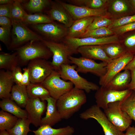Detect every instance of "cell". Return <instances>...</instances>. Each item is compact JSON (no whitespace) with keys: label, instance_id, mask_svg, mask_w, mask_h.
<instances>
[{"label":"cell","instance_id":"obj_9","mask_svg":"<svg viewBox=\"0 0 135 135\" xmlns=\"http://www.w3.org/2000/svg\"><path fill=\"white\" fill-rule=\"evenodd\" d=\"M133 90L128 89L118 90L100 86L94 95L96 104L104 110L110 103L124 100L132 94Z\"/></svg>","mask_w":135,"mask_h":135},{"label":"cell","instance_id":"obj_31","mask_svg":"<svg viewBox=\"0 0 135 135\" xmlns=\"http://www.w3.org/2000/svg\"><path fill=\"white\" fill-rule=\"evenodd\" d=\"M22 22L28 26L49 23L53 22L54 21L47 15L39 13L32 14H28Z\"/></svg>","mask_w":135,"mask_h":135},{"label":"cell","instance_id":"obj_42","mask_svg":"<svg viewBox=\"0 0 135 135\" xmlns=\"http://www.w3.org/2000/svg\"><path fill=\"white\" fill-rule=\"evenodd\" d=\"M11 30L12 29L0 27V40L8 48L10 42Z\"/></svg>","mask_w":135,"mask_h":135},{"label":"cell","instance_id":"obj_50","mask_svg":"<svg viewBox=\"0 0 135 135\" xmlns=\"http://www.w3.org/2000/svg\"><path fill=\"white\" fill-rule=\"evenodd\" d=\"M14 0H0V4H12Z\"/></svg>","mask_w":135,"mask_h":135},{"label":"cell","instance_id":"obj_16","mask_svg":"<svg viewBox=\"0 0 135 135\" xmlns=\"http://www.w3.org/2000/svg\"><path fill=\"white\" fill-rule=\"evenodd\" d=\"M58 1L69 12L74 21L91 16H103L108 17L106 7L100 9H94Z\"/></svg>","mask_w":135,"mask_h":135},{"label":"cell","instance_id":"obj_11","mask_svg":"<svg viewBox=\"0 0 135 135\" xmlns=\"http://www.w3.org/2000/svg\"><path fill=\"white\" fill-rule=\"evenodd\" d=\"M119 36L114 34L102 38L91 37L80 38L66 37L62 41L74 53H78L77 50L80 47L87 46L102 45L106 44L120 42Z\"/></svg>","mask_w":135,"mask_h":135},{"label":"cell","instance_id":"obj_21","mask_svg":"<svg viewBox=\"0 0 135 135\" xmlns=\"http://www.w3.org/2000/svg\"><path fill=\"white\" fill-rule=\"evenodd\" d=\"M94 17L84 18L74 21L71 26L68 28L66 37L80 38L86 31L88 28L93 21Z\"/></svg>","mask_w":135,"mask_h":135},{"label":"cell","instance_id":"obj_25","mask_svg":"<svg viewBox=\"0 0 135 135\" xmlns=\"http://www.w3.org/2000/svg\"><path fill=\"white\" fill-rule=\"evenodd\" d=\"M0 107L2 110L11 114L18 119L28 118L26 110L22 109L10 98L2 99L0 102Z\"/></svg>","mask_w":135,"mask_h":135},{"label":"cell","instance_id":"obj_33","mask_svg":"<svg viewBox=\"0 0 135 135\" xmlns=\"http://www.w3.org/2000/svg\"><path fill=\"white\" fill-rule=\"evenodd\" d=\"M30 124L28 118L18 119L14 126L6 131L10 135H28L31 131L30 129Z\"/></svg>","mask_w":135,"mask_h":135},{"label":"cell","instance_id":"obj_3","mask_svg":"<svg viewBox=\"0 0 135 135\" xmlns=\"http://www.w3.org/2000/svg\"><path fill=\"white\" fill-rule=\"evenodd\" d=\"M12 20L11 41L8 48L9 50H14L31 41H42L44 39L22 22Z\"/></svg>","mask_w":135,"mask_h":135},{"label":"cell","instance_id":"obj_44","mask_svg":"<svg viewBox=\"0 0 135 135\" xmlns=\"http://www.w3.org/2000/svg\"><path fill=\"white\" fill-rule=\"evenodd\" d=\"M12 4H0V16H5L11 18L10 12Z\"/></svg>","mask_w":135,"mask_h":135},{"label":"cell","instance_id":"obj_14","mask_svg":"<svg viewBox=\"0 0 135 135\" xmlns=\"http://www.w3.org/2000/svg\"><path fill=\"white\" fill-rule=\"evenodd\" d=\"M134 55L127 52L121 56L112 60L108 64L105 74L100 78L99 84L100 86H106L116 74L123 70L132 60Z\"/></svg>","mask_w":135,"mask_h":135},{"label":"cell","instance_id":"obj_43","mask_svg":"<svg viewBox=\"0 0 135 135\" xmlns=\"http://www.w3.org/2000/svg\"><path fill=\"white\" fill-rule=\"evenodd\" d=\"M11 72L14 83L16 84H21L23 73L20 66H16Z\"/></svg>","mask_w":135,"mask_h":135},{"label":"cell","instance_id":"obj_20","mask_svg":"<svg viewBox=\"0 0 135 135\" xmlns=\"http://www.w3.org/2000/svg\"><path fill=\"white\" fill-rule=\"evenodd\" d=\"M56 100L50 96L45 99L47 102L46 110L45 116L42 118L40 126L48 125L52 126L62 119L57 109Z\"/></svg>","mask_w":135,"mask_h":135},{"label":"cell","instance_id":"obj_34","mask_svg":"<svg viewBox=\"0 0 135 135\" xmlns=\"http://www.w3.org/2000/svg\"><path fill=\"white\" fill-rule=\"evenodd\" d=\"M18 118L7 112L0 111V130H7L12 128L16 123Z\"/></svg>","mask_w":135,"mask_h":135},{"label":"cell","instance_id":"obj_49","mask_svg":"<svg viewBox=\"0 0 135 135\" xmlns=\"http://www.w3.org/2000/svg\"><path fill=\"white\" fill-rule=\"evenodd\" d=\"M124 135H135V127L129 126L126 130Z\"/></svg>","mask_w":135,"mask_h":135},{"label":"cell","instance_id":"obj_10","mask_svg":"<svg viewBox=\"0 0 135 135\" xmlns=\"http://www.w3.org/2000/svg\"><path fill=\"white\" fill-rule=\"evenodd\" d=\"M41 84L50 96L56 100L71 90L74 86L70 82L62 79L59 72L55 70Z\"/></svg>","mask_w":135,"mask_h":135},{"label":"cell","instance_id":"obj_36","mask_svg":"<svg viewBox=\"0 0 135 135\" xmlns=\"http://www.w3.org/2000/svg\"><path fill=\"white\" fill-rule=\"evenodd\" d=\"M114 34V33L111 29L108 27H103L87 31L79 38L87 37L102 38Z\"/></svg>","mask_w":135,"mask_h":135},{"label":"cell","instance_id":"obj_12","mask_svg":"<svg viewBox=\"0 0 135 135\" xmlns=\"http://www.w3.org/2000/svg\"><path fill=\"white\" fill-rule=\"evenodd\" d=\"M69 58L70 63L76 66V70L78 72H90L100 78L104 76L106 72L108 64L106 62L97 63L94 60L82 56L76 58L71 56Z\"/></svg>","mask_w":135,"mask_h":135},{"label":"cell","instance_id":"obj_35","mask_svg":"<svg viewBox=\"0 0 135 135\" xmlns=\"http://www.w3.org/2000/svg\"><path fill=\"white\" fill-rule=\"evenodd\" d=\"M27 14L22 6L21 0H14L11 6V19L14 20L22 22Z\"/></svg>","mask_w":135,"mask_h":135},{"label":"cell","instance_id":"obj_39","mask_svg":"<svg viewBox=\"0 0 135 135\" xmlns=\"http://www.w3.org/2000/svg\"><path fill=\"white\" fill-rule=\"evenodd\" d=\"M112 22V20L106 16H94L93 21L88 28L86 31L99 28L108 27Z\"/></svg>","mask_w":135,"mask_h":135},{"label":"cell","instance_id":"obj_46","mask_svg":"<svg viewBox=\"0 0 135 135\" xmlns=\"http://www.w3.org/2000/svg\"><path fill=\"white\" fill-rule=\"evenodd\" d=\"M12 20L7 17L0 16V27L12 29Z\"/></svg>","mask_w":135,"mask_h":135},{"label":"cell","instance_id":"obj_23","mask_svg":"<svg viewBox=\"0 0 135 135\" xmlns=\"http://www.w3.org/2000/svg\"><path fill=\"white\" fill-rule=\"evenodd\" d=\"M14 83L12 72L3 70H0V98H10Z\"/></svg>","mask_w":135,"mask_h":135},{"label":"cell","instance_id":"obj_1","mask_svg":"<svg viewBox=\"0 0 135 135\" xmlns=\"http://www.w3.org/2000/svg\"><path fill=\"white\" fill-rule=\"evenodd\" d=\"M86 102L84 91L74 87L57 100L56 106L62 119H67L78 111Z\"/></svg>","mask_w":135,"mask_h":135},{"label":"cell","instance_id":"obj_52","mask_svg":"<svg viewBox=\"0 0 135 135\" xmlns=\"http://www.w3.org/2000/svg\"><path fill=\"white\" fill-rule=\"evenodd\" d=\"M0 135H10L6 130L0 131Z\"/></svg>","mask_w":135,"mask_h":135},{"label":"cell","instance_id":"obj_53","mask_svg":"<svg viewBox=\"0 0 135 135\" xmlns=\"http://www.w3.org/2000/svg\"><path fill=\"white\" fill-rule=\"evenodd\" d=\"M134 90V100H135V89Z\"/></svg>","mask_w":135,"mask_h":135},{"label":"cell","instance_id":"obj_37","mask_svg":"<svg viewBox=\"0 0 135 135\" xmlns=\"http://www.w3.org/2000/svg\"><path fill=\"white\" fill-rule=\"evenodd\" d=\"M125 34L122 42L126 52L134 55L135 54V30Z\"/></svg>","mask_w":135,"mask_h":135},{"label":"cell","instance_id":"obj_28","mask_svg":"<svg viewBox=\"0 0 135 135\" xmlns=\"http://www.w3.org/2000/svg\"><path fill=\"white\" fill-rule=\"evenodd\" d=\"M26 88L29 98H38L45 101L46 98L50 96L48 91L42 84L31 83Z\"/></svg>","mask_w":135,"mask_h":135},{"label":"cell","instance_id":"obj_6","mask_svg":"<svg viewBox=\"0 0 135 135\" xmlns=\"http://www.w3.org/2000/svg\"><path fill=\"white\" fill-rule=\"evenodd\" d=\"M104 112L109 121L118 129L123 132L130 126L132 120L121 107V102L109 104Z\"/></svg>","mask_w":135,"mask_h":135},{"label":"cell","instance_id":"obj_32","mask_svg":"<svg viewBox=\"0 0 135 135\" xmlns=\"http://www.w3.org/2000/svg\"><path fill=\"white\" fill-rule=\"evenodd\" d=\"M108 0H67L72 4L94 9L106 8Z\"/></svg>","mask_w":135,"mask_h":135},{"label":"cell","instance_id":"obj_41","mask_svg":"<svg viewBox=\"0 0 135 135\" xmlns=\"http://www.w3.org/2000/svg\"><path fill=\"white\" fill-rule=\"evenodd\" d=\"M114 34L118 36L135 30V22L111 29Z\"/></svg>","mask_w":135,"mask_h":135},{"label":"cell","instance_id":"obj_17","mask_svg":"<svg viewBox=\"0 0 135 135\" xmlns=\"http://www.w3.org/2000/svg\"><path fill=\"white\" fill-rule=\"evenodd\" d=\"M45 101L38 98H29L25 107L28 119L36 127L40 126L42 116L46 108Z\"/></svg>","mask_w":135,"mask_h":135},{"label":"cell","instance_id":"obj_4","mask_svg":"<svg viewBox=\"0 0 135 135\" xmlns=\"http://www.w3.org/2000/svg\"><path fill=\"white\" fill-rule=\"evenodd\" d=\"M76 67L74 64H67L62 65L58 71L61 78L69 80L73 84L74 88L83 90L87 93L97 90L100 88L99 86L80 76L76 69Z\"/></svg>","mask_w":135,"mask_h":135},{"label":"cell","instance_id":"obj_15","mask_svg":"<svg viewBox=\"0 0 135 135\" xmlns=\"http://www.w3.org/2000/svg\"><path fill=\"white\" fill-rule=\"evenodd\" d=\"M106 8L108 17L112 20L135 14L128 0H108Z\"/></svg>","mask_w":135,"mask_h":135},{"label":"cell","instance_id":"obj_27","mask_svg":"<svg viewBox=\"0 0 135 135\" xmlns=\"http://www.w3.org/2000/svg\"><path fill=\"white\" fill-rule=\"evenodd\" d=\"M10 98L21 108H25L29 98L26 86L21 84L14 85Z\"/></svg>","mask_w":135,"mask_h":135},{"label":"cell","instance_id":"obj_22","mask_svg":"<svg viewBox=\"0 0 135 135\" xmlns=\"http://www.w3.org/2000/svg\"><path fill=\"white\" fill-rule=\"evenodd\" d=\"M116 74L105 86L107 88L118 90L128 89L131 79L130 71L124 70Z\"/></svg>","mask_w":135,"mask_h":135},{"label":"cell","instance_id":"obj_48","mask_svg":"<svg viewBox=\"0 0 135 135\" xmlns=\"http://www.w3.org/2000/svg\"><path fill=\"white\" fill-rule=\"evenodd\" d=\"M134 68H135V54L134 55L132 60L125 66L124 70L126 69L130 70Z\"/></svg>","mask_w":135,"mask_h":135},{"label":"cell","instance_id":"obj_8","mask_svg":"<svg viewBox=\"0 0 135 135\" xmlns=\"http://www.w3.org/2000/svg\"><path fill=\"white\" fill-rule=\"evenodd\" d=\"M80 117L87 120L93 118L102 127L105 135H124L108 120L104 112L96 104L92 106L80 114Z\"/></svg>","mask_w":135,"mask_h":135},{"label":"cell","instance_id":"obj_47","mask_svg":"<svg viewBox=\"0 0 135 135\" xmlns=\"http://www.w3.org/2000/svg\"><path fill=\"white\" fill-rule=\"evenodd\" d=\"M131 75V80L129 84L128 89L132 90L135 89V68L130 70Z\"/></svg>","mask_w":135,"mask_h":135},{"label":"cell","instance_id":"obj_24","mask_svg":"<svg viewBox=\"0 0 135 135\" xmlns=\"http://www.w3.org/2000/svg\"><path fill=\"white\" fill-rule=\"evenodd\" d=\"M52 1L49 0H22V7L29 14L41 13L50 7Z\"/></svg>","mask_w":135,"mask_h":135},{"label":"cell","instance_id":"obj_51","mask_svg":"<svg viewBox=\"0 0 135 135\" xmlns=\"http://www.w3.org/2000/svg\"><path fill=\"white\" fill-rule=\"evenodd\" d=\"M135 12V0H128Z\"/></svg>","mask_w":135,"mask_h":135},{"label":"cell","instance_id":"obj_40","mask_svg":"<svg viewBox=\"0 0 135 135\" xmlns=\"http://www.w3.org/2000/svg\"><path fill=\"white\" fill-rule=\"evenodd\" d=\"M112 20L111 24L108 27L110 29L135 22V14Z\"/></svg>","mask_w":135,"mask_h":135},{"label":"cell","instance_id":"obj_5","mask_svg":"<svg viewBox=\"0 0 135 135\" xmlns=\"http://www.w3.org/2000/svg\"><path fill=\"white\" fill-rule=\"evenodd\" d=\"M44 39L60 42L67 35L68 28L54 21L46 24L28 26Z\"/></svg>","mask_w":135,"mask_h":135},{"label":"cell","instance_id":"obj_19","mask_svg":"<svg viewBox=\"0 0 135 135\" xmlns=\"http://www.w3.org/2000/svg\"><path fill=\"white\" fill-rule=\"evenodd\" d=\"M77 52L82 56L94 60H100L108 64L112 60L107 56L101 45L81 46L78 48Z\"/></svg>","mask_w":135,"mask_h":135},{"label":"cell","instance_id":"obj_7","mask_svg":"<svg viewBox=\"0 0 135 135\" xmlns=\"http://www.w3.org/2000/svg\"><path fill=\"white\" fill-rule=\"evenodd\" d=\"M42 42L52 52V60L51 63L54 70L58 71L61 66L70 64L69 57L74 54L62 42H56L43 39Z\"/></svg>","mask_w":135,"mask_h":135},{"label":"cell","instance_id":"obj_45","mask_svg":"<svg viewBox=\"0 0 135 135\" xmlns=\"http://www.w3.org/2000/svg\"><path fill=\"white\" fill-rule=\"evenodd\" d=\"M23 72L21 85L27 86L30 83V78L29 71L27 68L23 69Z\"/></svg>","mask_w":135,"mask_h":135},{"label":"cell","instance_id":"obj_29","mask_svg":"<svg viewBox=\"0 0 135 135\" xmlns=\"http://www.w3.org/2000/svg\"><path fill=\"white\" fill-rule=\"evenodd\" d=\"M18 66L16 54L15 52L12 54L2 52H0V70L11 72L15 68Z\"/></svg>","mask_w":135,"mask_h":135},{"label":"cell","instance_id":"obj_26","mask_svg":"<svg viewBox=\"0 0 135 135\" xmlns=\"http://www.w3.org/2000/svg\"><path fill=\"white\" fill-rule=\"evenodd\" d=\"M34 135H72L74 132L70 126L54 128L48 125H42L37 130L32 131Z\"/></svg>","mask_w":135,"mask_h":135},{"label":"cell","instance_id":"obj_13","mask_svg":"<svg viewBox=\"0 0 135 135\" xmlns=\"http://www.w3.org/2000/svg\"><path fill=\"white\" fill-rule=\"evenodd\" d=\"M31 83L41 84L54 70L51 63L47 60L36 59L28 64Z\"/></svg>","mask_w":135,"mask_h":135},{"label":"cell","instance_id":"obj_18","mask_svg":"<svg viewBox=\"0 0 135 135\" xmlns=\"http://www.w3.org/2000/svg\"><path fill=\"white\" fill-rule=\"evenodd\" d=\"M54 21L56 20L68 28L74 22L71 16L58 0L52 1L49 9L46 11Z\"/></svg>","mask_w":135,"mask_h":135},{"label":"cell","instance_id":"obj_2","mask_svg":"<svg viewBox=\"0 0 135 135\" xmlns=\"http://www.w3.org/2000/svg\"><path fill=\"white\" fill-rule=\"evenodd\" d=\"M14 51L20 66L26 65L30 61L35 59L47 60L52 56L48 48L39 40L31 41Z\"/></svg>","mask_w":135,"mask_h":135},{"label":"cell","instance_id":"obj_38","mask_svg":"<svg viewBox=\"0 0 135 135\" xmlns=\"http://www.w3.org/2000/svg\"><path fill=\"white\" fill-rule=\"evenodd\" d=\"M134 92L126 99L121 102V107L131 119L135 121V100L134 98Z\"/></svg>","mask_w":135,"mask_h":135},{"label":"cell","instance_id":"obj_30","mask_svg":"<svg viewBox=\"0 0 135 135\" xmlns=\"http://www.w3.org/2000/svg\"><path fill=\"white\" fill-rule=\"evenodd\" d=\"M101 46L107 56L112 60L121 56L127 52L124 46L120 42Z\"/></svg>","mask_w":135,"mask_h":135}]
</instances>
